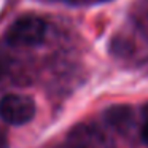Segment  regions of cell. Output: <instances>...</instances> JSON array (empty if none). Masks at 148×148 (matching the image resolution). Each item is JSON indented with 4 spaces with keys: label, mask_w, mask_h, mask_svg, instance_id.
Here are the masks:
<instances>
[{
    "label": "cell",
    "mask_w": 148,
    "mask_h": 148,
    "mask_svg": "<svg viewBox=\"0 0 148 148\" xmlns=\"http://www.w3.org/2000/svg\"><path fill=\"white\" fill-rule=\"evenodd\" d=\"M45 35V21L35 14H26L11 23L5 34V40L11 46H35L43 42Z\"/></svg>",
    "instance_id": "1"
},
{
    "label": "cell",
    "mask_w": 148,
    "mask_h": 148,
    "mask_svg": "<svg viewBox=\"0 0 148 148\" xmlns=\"http://www.w3.org/2000/svg\"><path fill=\"white\" fill-rule=\"evenodd\" d=\"M140 135H142V140H143L145 143L148 145V119L145 121L143 127H142V132H140Z\"/></svg>",
    "instance_id": "4"
},
{
    "label": "cell",
    "mask_w": 148,
    "mask_h": 148,
    "mask_svg": "<svg viewBox=\"0 0 148 148\" xmlns=\"http://www.w3.org/2000/svg\"><path fill=\"white\" fill-rule=\"evenodd\" d=\"M108 124L116 127H124L129 123V108L127 107H112L105 113Z\"/></svg>",
    "instance_id": "3"
},
{
    "label": "cell",
    "mask_w": 148,
    "mask_h": 148,
    "mask_svg": "<svg viewBox=\"0 0 148 148\" xmlns=\"http://www.w3.org/2000/svg\"><path fill=\"white\" fill-rule=\"evenodd\" d=\"M35 115V102L24 94H7L0 100V118L8 124L21 126Z\"/></svg>",
    "instance_id": "2"
},
{
    "label": "cell",
    "mask_w": 148,
    "mask_h": 148,
    "mask_svg": "<svg viewBox=\"0 0 148 148\" xmlns=\"http://www.w3.org/2000/svg\"><path fill=\"white\" fill-rule=\"evenodd\" d=\"M2 75H3V69H2V65H0V78H2Z\"/></svg>",
    "instance_id": "6"
},
{
    "label": "cell",
    "mask_w": 148,
    "mask_h": 148,
    "mask_svg": "<svg viewBox=\"0 0 148 148\" xmlns=\"http://www.w3.org/2000/svg\"><path fill=\"white\" fill-rule=\"evenodd\" d=\"M0 148H8V140H7V135L0 131Z\"/></svg>",
    "instance_id": "5"
}]
</instances>
